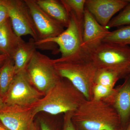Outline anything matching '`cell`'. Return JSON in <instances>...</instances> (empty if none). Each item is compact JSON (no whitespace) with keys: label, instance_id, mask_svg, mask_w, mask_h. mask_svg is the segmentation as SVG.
I'll list each match as a JSON object with an SVG mask.
<instances>
[{"label":"cell","instance_id":"22","mask_svg":"<svg viewBox=\"0 0 130 130\" xmlns=\"http://www.w3.org/2000/svg\"><path fill=\"white\" fill-rule=\"evenodd\" d=\"M115 89L103 86L99 84H95L93 89V99L100 100L107 98L112 94Z\"/></svg>","mask_w":130,"mask_h":130},{"label":"cell","instance_id":"28","mask_svg":"<svg viewBox=\"0 0 130 130\" xmlns=\"http://www.w3.org/2000/svg\"><path fill=\"white\" fill-rule=\"evenodd\" d=\"M5 105L4 103V101L3 99L1 96H0V111L4 107Z\"/></svg>","mask_w":130,"mask_h":130},{"label":"cell","instance_id":"17","mask_svg":"<svg viewBox=\"0 0 130 130\" xmlns=\"http://www.w3.org/2000/svg\"><path fill=\"white\" fill-rule=\"evenodd\" d=\"M16 74L13 59L8 58L0 68V96L2 98L7 92Z\"/></svg>","mask_w":130,"mask_h":130},{"label":"cell","instance_id":"9","mask_svg":"<svg viewBox=\"0 0 130 130\" xmlns=\"http://www.w3.org/2000/svg\"><path fill=\"white\" fill-rule=\"evenodd\" d=\"M24 1L37 30L39 38L37 41L56 37L64 31V27L47 14L37 5L36 0Z\"/></svg>","mask_w":130,"mask_h":130},{"label":"cell","instance_id":"30","mask_svg":"<svg viewBox=\"0 0 130 130\" xmlns=\"http://www.w3.org/2000/svg\"><path fill=\"white\" fill-rule=\"evenodd\" d=\"M125 130H130V122L128 124V126H127V128H126Z\"/></svg>","mask_w":130,"mask_h":130},{"label":"cell","instance_id":"24","mask_svg":"<svg viewBox=\"0 0 130 130\" xmlns=\"http://www.w3.org/2000/svg\"><path fill=\"white\" fill-rule=\"evenodd\" d=\"M9 18L7 8L3 0H0V25L3 24Z\"/></svg>","mask_w":130,"mask_h":130},{"label":"cell","instance_id":"21","mask_svg":"<svg viewBox=\"0 0 130 130\" xmlns=\"http://www.w3.org/2000/svg\"><path fill=\"white\" fill-rule=\"evenodd\" d=\"M130 24V1L117 16L112 18L106 28L120 27Z\"/></svg>","mask_w":130,"mask_h":130},{"label":"cell","instance_id":"20","mask_svg":"<svg viewBox=\"0 0 130 130\" xmlns=\"http://www.w3.org/2000/svg\"><path fill=\"white\" fill-rule=\"evenodd\" d=\"M67 12H72L81 21H83L86 0H61Z\"/></svg>","mask_w":130,"mask_h":130},{"label":"cell","instance_id":"16","mask_svg":"<svg viewBox=\"0 0 130 130\" xmlns=\"http://www.w3.org/2000/svg\"><path fill=\"white\" fill-rule=\"evenodd\" d=\"M36 1L39 6L49 16L61 24L64 27H67L69 24V15L60 1Z\"/></svg>","mask_w":130,"mask_h":130},{"label":"cell","instance_id":"7","mask_svg":"<svg viewBox=\"0 0 130 130\" xmlns=\"http://www.w3.org/2000/svg\"><path fill=\"white\" fill-rule=\"evenodd\" d=\"M43 96L32 85L24 70L16 73L3 99L7 106H30L37 102Z\"/></svg>","mask_w":130,"mask_h":130},{"label":"cell","instance_id":"26","mask_svg":"<svg viewBox=\"0 0 130 130\" xmlns=\"http://www.w3.org/2000/svg\"><path fill=\"white\" fill-rule=\"evenodd\" d=\"M30 130H40V124L38 120L36 121L34 120L31 125Z\"/></svg>","mask_w":130,"mask_h":130},{"label":"cell","instance_id":"2","mask_svg":"<svg viewBox=\"0 0 130 130\" xmlns=\"http://www.w3.org/2000/svg\"><path fill=\"white\" fill-rule=\"evenodd\" d=\"M72 120L76 130H122L118 113L103 100H85Z\"/></svg>","mask_w":130,"mask_h":130},{"label":"cell","instance_id":"18","mask_svg":"<svg viewBox=\"0 0 130 130\" xmlns=\"http://www.w3.org/2000/svg\"><path fill=\"white\" fill-rule=\"evenodd\" d=\"M103 42L130 46V24L120 26L106 37Z\"/></svg>","mask_w":130,"mask_h":130},{"label":"cell","instance_id":"14","mask_svg":"<svg viewBox=\"0 0 130 130\" xmlns=\"http://www.w3.org/2000/svg\"><path fill=\"white\" fill-rule=\"evenodd\" d=\"M22 40L15 34L9 18L0 25V54L12 58Z\"/></svg>","mask_w":130,"mask_h":130},{"label":"cell","instance_id":"31","mask_svg":"<svg viewBox=\"0 0 130 130\" xmlns=\"http://www.w3.org/2000/svg\"><path fill=\"white\" fill-rule=\"evenodd\" d=\"M129 74H130V67L129 68Z\"/></svg>","mask_w":130,"mask_h":130},{"label":"cell","instance_id":"15","mask_svg":"<svg viewBox=\"0 0 130 130\" xmlns=\"http://www.w3.org/2000/svg\"><path fill=\"white\" fill-rule=\"evenodd\" d=\"M37 48L36 41L32 38L29 41L25 42L23 40L20 43L12 58L14 61L16 73L25 70Z\"/></svg>","mask_w":130,"mask_h":130},{"label":"cell","instance_id":"4","mask_svg":"<svg viewBox=\"0 0 130 130\" xmlns=\"http://www.w3.org/2000/svg\"><path fill=\"white\" fill-rule=\"evenodd\" d=\"M91 59L98 69L111 70L122 77L129 74L130 47L102 42L88 52Z\"/></svg>","mask_w":130,"mask_h":130},{"label":"cell","instance_id":"11","mask_svg":"<svg viewBox=\"0 0 130 130\" xmlns=\"http://www.w3.org/2000/svg\"><path fill=\"white\" fill-rule=\"evenodd\" d=\"M130 0H86L85 8L97 22L106 28L113 16L121 11Z\"/></svg>","mask_w":130,"mask_h":130},{"label":"cell","instance_id":"27","mask_svg":"<svg viewBox=\"0 0 130 130\" xmlns=\"http://www.w3.org/2000/svg\"><path fill=\"white\" fill-rule=\"evenodd\" d=\"M8 58L7 55L0 54V68L4 64Z\"/></svg>","mask_w":130,"mask_h":130},{"label":"cell","instance_id":"23","mask_svg":"<svg viewBox=\"0 0 130 130\" xmlns=\"http://www.w3.org/2000/svg\"><path fill=\"white\" fill-rule=\"evenodd\" d=\"M73 112H69L64 113L63 130H76L72 120Z\"/></svg>","mask_w":130,"mask_h":130},{"label":"cell","instance_id":"5","mask_svg":"<svg viewBox=\"0 0 130 130\" xmlns=\"http://www.w3.org/2000/svg\"><path fill=\"white\" fill-rule=\"evenodd\" d=\"M69 24L66 29L56 37L41 41L36 42L37 48L52 49L53 44L59 47L61 58H65L79 53L82 49L83 21L79 20L72 12H68Z\"/></svg>","mask_w":130,"mask_h":130},{"label":"cell","instance_id":"6","mask_svg":"<svg viewBox=\"0 0 130 130\" xmlns=\"http://www.w3.org/2000/svg\"><path fill=\"white\" fill-rule=\"evenodd\" d=\"M25 70L32 85L44 95L62 78L56 71L53 59L37 51Z\"/></svg>","mask_w":130,"mask_h":130},{"label":"cell","instance_id":"12","mask_svg":"<svg viewBox=\"0 0 130 130\" xmlns=\"http://www.w3.org/2000/svg\"><path fill=\"white\" fill-rule=\"evenodd\" d=\"M110 31L100 25L85 8L83 18V42L81 47L89 52L102 43Z\"/></svg>","mask_w":130,"mask_h":130},{"label":"cell","instance_id":"10","mask_svg":"<svg viewBox=\"0 0 130 130\" xmlns=\"http://www.w3.org/2000/svg\"><path fill=\"white\" fill-rule=\"evenodd\" d=\"M32 106H7L0 111V121L9 130H30L35 120Z\"/></svg>","mask_w":130,"mask_h":130},{"label":"cell","instance_id":"1","mask_svg":"<svg viewBox=\"0 0 130 130\" xmlns=\"http://www.w3.org/2000/svg\"><path fill=\"white\" fill-rule=\"evenodd\" d=\"M55 69L62 78L67 79L87 100H92L98 68L88 52L82 48L72 56L53 59Z\"/></svg>","mask_w":130,"mask_h":130},{"label":"cell","instance_id":"13","mask_svg":"<svg viewBox=\"0 0 130 130\" xmlns=\"http://www.w3.org/2000/svg\"><path fill=\"white\" fill-rule=\"evenodd\" d=\"M108 97L111 98V100L107 102L116 110L120 119L121 129L125 130L130 122V74Z\"/></svg>","mask_w":130,"mask_h":130},{"label":"cell","instance_id":"25","mask_svg":"<svg viewBox=\"0 0 130 130\" xmlns=\"http://www.w3.org/2000/svg\"><path fill=\"white\" fill-rule=\"evenodd\" d=\"M37 118L40 124V130H54L46 118L40 116Z\"/></svg>","mask_w":130,"mask_h":130},{"label":"cell","instance_id":"3","mask_svg":"<svg viewBox=\"0 0 130 130\" xmlns=\"http://www.w3.org/2000/svg\"><path fill=\"white\" fill-rule=\"evenodd\" d=\"M64 78L32 105L34 116L42 112L54 115L74 112L86 100L70 81Z\"/></svg>","mask_w":130,"mask_h":130},{"label":"cell","instance_id":"19","mask_svg":"<svg viewBox=\"0 0 130 130\" xmlns=\"http://www.w3.org/2000/svg\"><path fill=\"white\" fill-rule=\"evenodd\" d=\"M122 78L118 73L106 69H98L95 78V84L113 88L115 84L120 78Z\"/></svg>","mask_w":130,"mask_h":130},{"label":"cell","instance_id":"8","mask_svg":"<svg viewBox=\"0 0 130 130\" xmlns=\"http://www.w3.org/2000/svg\"><path fill=\"white\" fill-rule=\"evenodd\" d=\"M8 17L15 34L19 37L30 35L37 42L39 40L37 30L29 9L24 0H3Z\"/></svg>","mask_w":130,"mask_h":130},{"label":"cell","instance_id":"29","mask_svg":"<svg viewBox=\"0 0 130 130\" xmlns=\"http://www.w3.org/2000/svg\"><path fill=\"white\" fill-rule=\"evenodd\" d=\"M0 130H9L0 121Z\"/></svg>","mask_w":130,"mask_h":130}]
</instances>
